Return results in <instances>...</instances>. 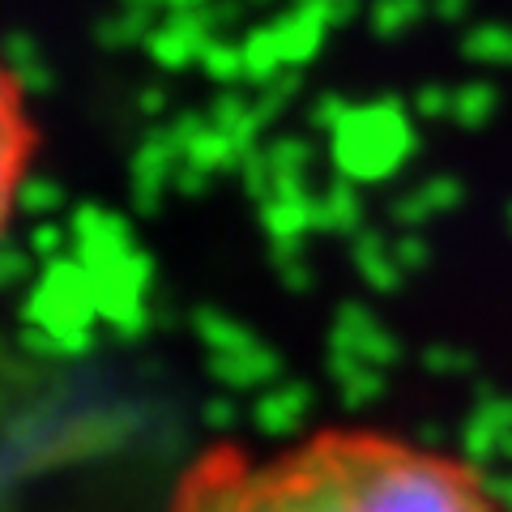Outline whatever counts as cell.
<instances>
[{"mask_svg":"<svg viewBox=\"0 0 512 512\" xmlns=\"http://www.w3.org/2000/svg\"><path fill=\"white\" fill-rule=\"evenodd\" d=\"M35 150H39V128L30 120L26 86L13 73V64L0 56V235H5L13 210H18V192L30 175Z\"/></svg>","mask_w":512,"mask_h":512,"instance_id":"obj_2","label":"cell"},{"mask_svg":"<svg viewBox=\"0 0 512 512\" xmlns=\"http://www.w3.org/2000/svg\"><path fill=\"white\" fill-rule=\"evenodd\" d=\"M167 512H508L448 448L384 427H320L274 453L218 440L175 478Z\"/></svg>","mask_w":512,"mask_h":512,"instance_id":"obj_1","label":"cell"}]
</instances>
